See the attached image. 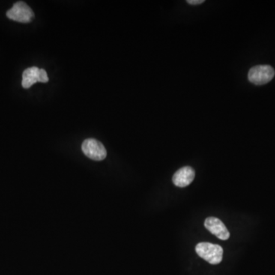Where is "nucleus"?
I'll use <instances>...</instances> for the list:
<instances>
[{
	"label": "nucleus",
	"mask_w": 275,
	"mask_h": 275,
	"mask_svg": "<svg viewBox=\"0 0 275 275\" xmlns=\"http://www.w3.org/2000/svg\"><path fill=\"white\" fill-rule=\"evenodd\" d=\"M195 250L201 258L210 264H218L222 261L223 249L219 245L200 243L195 248Z\"/></svg>",
	"instance_id": "obj_1"
},
{
	"label": "nucleus",
	"mask_w": 275,
	"mask_h": 275,
	"mask_svg": "<svg viewBox=\"0 0 275 275\" xmlns=\"http://www.w3.org/2000/svg\"><path fill=\"white\" fill-rule=\"evenodd\" d=\"M82 151L87 157L92 160H104L107 155L104 145L94 139H86L82 144Z\"/></svg>",
	"instance_id": "obj_2"
},
{
	"label": "nucleus",
	"mask_w": 275,
	"mask_h": 275,
	"mask_svg": "<svg viewBox=\"0 0 275 275\" xmlns=\"http://www.w3.org/2000/svg\"><path fill=\"white\" fill-rule=\"evenodd\" d=\"M7 17L22 23H28L34 17L32 10L25 3L17 2L7 13Z\"/></svg>",
	"instance_id": "obj_3"
},
{
	"label": "nucleus",
	"mask_w": 275,
	"mask_h": 275,
	"mask_svg": "<svg viewBox=\"0 0 275 275\" xmlns=\"http://www.w3.org/2000/svg\"><path fill=\"white\" fill-rule=\"evenodd\" d=\"M275 71L273 67L269 65H258L252 67L249 72V80L255 85H263L270 82Z\"/></svg>",
	"instance_id": "obj_4"
},
{
	"label": "nucleus",
	"mask_w": 275,
	"mask_h": 275,
	"mask_svg": "<svg viewBox=\"0 0 275 275\" xmlns=\"http://www.w3.org/2000/svg\"><path fill=\"white\" fill-rule=\"evenodd\" d=\"M49 81L47 72L37 67L27 68L22 73V85L25 89L30 88L36 82L47 83Z\"/></svg>",
	"instance_id": "obj_5"
},
{
	"label": "nucleus",
	"mask_w": 275,
	"mask_h": 275,
	"mask_svg": "<svg viewBox=\"0 0 275 275\" xmlns=\"http://www.w3.org/2000/svg\"><path fill=\"white\" fill-rule=\"evenodd\" d=\"M206 228L209 232H211L215 237L221 240H227L230 237V233L228 232L225 224L216 217H208L206 219L204 222Z\"/></svg>",
	"instance_id": "obj_6"
},
{
	"label": "nucleus",
	"mask_w": 275,
	"mask_h": 275,
	"mask_svg": "<svg viewBox=\"0 0 275 275\" xmlns=\"http://www.w3.org/2000/svg\"><path fill=\"white\" fill-rule=\"evenodd\" d=\"M195 178V171L191 167H183L176 171L173 176V183L178 187L190 185Z\"/></svg>",
	"instance_id": "obj_7"
},
{
	"label": "nucleus",
	"mask_w": 275,
	"mask_h": 275,
	"mask_svg": "<svg viewBox=\"0 0 275 275\" xmlns=\"http://www.w3.org/2000/svg\"><path fill=\"white\" fill-rule=\"evenodd\" d=\"M187 3L190 5H199V4H204V0H188Z\"/></svg>",
	"instance_id": "obj_8"
}]
</instances>
